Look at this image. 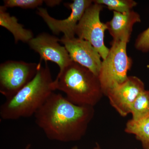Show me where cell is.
<instances>
[{"mask_svg":"<svg viewBox=\"0 0 149 149\" xmlns=\"http://www.w3.org/2000/svg\"><path fill=\"white\" fill-rule=\"evenodd\" d=\"M95 113L94 107L74 104L61 94L54 93L34 116L48 139L67 143L85 136Z\"/></svg>","mask_w":149,"mask_h":149,"instance_id":"cell-1","label":"cell"},{"mask_svg":"<svg viewBox=\"0 0 149 149\" xmlns=\"http://www.w3.org/2000/svg\"><path fill=\"white\" fill-rule=\"evenodd\" d=\"M56 91L47 63L40 65L35 77L0 107V116L4 120H15L34 116Z\"/></svg>","mask_w":149,"mask_h":149,"instance_id":"cell-2","label":"cell"},{"mask_svg":"<svg viewBox=\"0 0 149 149\" xmlns=\"http://www.w3.org/2000/svg\"><path fill=\"white\" fill-rule=\"evenodd\" d=\"M54 83L56 90L77 105L94 107L104 95L98 76L74 61L58 73Z\"/></svg>","mask_w":149,"mask_h":149,"instance_id":"cell-3","label":"cell"},{"mask_svg":"<svg viewBox=\"0 0 149 149\" xmlns=\"http://www.w3.org/2000/svg\"><path fill=\"white\" fill-rule=\"evenodd\" d=\"M127 44L124 41L113 40L107 56L102 61L98 77L104 95L128 77V72L132 67L133 61L127 55Z\"/></svg>","mask_w":149,"mask_h":149,"instance_id":"cell-4","label":"cell"},{"mask_svg":"<svg viewBox=\"0 0 149 149\" xmlns=\"http://www.w3.org/2000/svg\"><path fill=\"white\" fill-rule=\"evenodd\" d=\"M42 63L8 61L0 65V93L8 99L35 77Z\"/></svg>","mask_w":149,"mask_h":149,"instance_id":"cell-5","label":"cell"},{"mask_svg":"<svg viewBox=\"0 0 149 149\" xmlns=\"http://www.w3.org/2000/svg\"><path fill=\"white\" fill-rule=\"evenodd\" d=\"M103 8V6L93 2L77 24L75 33L78 38L91 43L103 60L107 56L109 49L104 43L105 32L107 29V25L100 19V13Z\"/></svg>","mask_w":149,"mask_h":149,"instance_id":"cell-6","label":"cell"},{"mask_svg":"<svg viewBox=\"0 0 149 149\" xmlns=\"http://www.w3.org/2000/svg\"><path fill=\"white\" fill-rule=\"evenodd\" d=\"M93 3L91 0H74L68 4L71 12L68 17L64 19H57L51 17L46 9L39 7L37 13L41 17L54 34L60 33L68 38L74 37L76 26L87 8Z\"/></svg>","mask_w":149,"mask_h":149,"instance_id":"cell-7","label":"cell"},{"mask_svg":"<svg viewBox=\"0 0 149 149\" xmlns=\"http://www.w3.org/2000/svg\"><path fill=\"white\" fill-rule=\"evenodd\" d=\"M60 39L48 33H41L28 43L30 48L39 54L40 63L50 61L57 65L61 73L64 68L72 61L64 46L59 43Z\"/></svg>","mask_w":149,"mask_h":149,"instance_id":"cell-8","label":"cell"},{"mask_svg":"<svg viewBox=\"0 0 149 149\" xmlns=\"http://www.w3.org/2000/svg\"><path fill=\"white\" fill-rule=\"evenodd\" d=\"M145 90V84L140 78L130 76L110 89L106 96L111 105L120 116L125 117L130 114V107L136 98Z\"/></svg>","mask_w":149,"mask_h":149,"instance_id":"cell-9","label":"cell"},{"mask_svg":"<svg viewBox=\"0 0 149 149\" xmlns=\"http://www.w3.org/2000/svg\"><path fill=\"white\" fill-rule=\"evenodd\" d=\"M60 42L66 48L72 61L88 68L98 76L102 61L100 55L88 41L80 38L63 36Z\"/></svg>","mask_w":149,"mask_h":149,"instance_id":"cell-10","label":"cell"},{"mask_svg":"<svg viewBox=\"0 0 149 149\" xmlns=\"http://www.w3.org/2000/svg\"><path fill=\"white\" fill-rule=\"evenodd\" d=\"M140 15L132 10L124 13L113 11L111 20L106 23L113 41L129 42L134 24L141 22Z\"/></svg>","mask_w":149,"mask_h":149,"instance_id":"cell-11","label":"cell"},{"mask_svg":"<svg viewBox=\"0 0 149 149\" xmlns=\"http://www.w3.org/2000/svg\"><path fill=\"white\" fill-rule=\"evenodd\" d=\"M0 25L12 34L15 43L19 41L28 43L34 38L32 31L25 29L22 24L19 23L16 17L11 16L7 12V8L3 5L0 6Z\"/></svg>","mask_w":149,"mask_h":149,"instance_id":"cell-12","label":"cell"},{"mask_svg":"<svg viewBox=\"0 0 149 149\" xmlns=\"http://www.w3.org/2000/svg\"><path fill=\"white\" fill-rule=\"evenodd\" d=\"M125 131L135 136L141 142L143 149H149V116L139 120H128Z\"/></svg>","mask_w":149,"mask_h":149,"instance_id":"cell-13","label":"cell"},{"mask_svg":"<svg viewBox=\"0 0 149 149\" xmlns=\"http://www.w3.org/2000/svg\"><path fill=\"white\" fill-rule=\"evenodd\" d=\"M130 113L134 120L149 116V90H145L136 98L130 107Z\"/></svg>","mask_w":149,"mask_h":149,"instance_id":"cell-14","label":"cell"},{"mask_svg":"<svg viewBox=\"0 0 149 149\" xmlns=\"http://www.w3.org/2000/svg\"><path fill=\"white\" fill-rule=\"evenodd\" d=\"M93 2L106 6L111 10L124 13L133 10L137 3L133 0H95Z\"/></svg>","mask_w":149,"mask_h":149,"instance_id":"cell-15","label":"cell"},{"mask_svg":"<svg viewBox=\"0 0 149 149\" xmlns=\"http://www.w3.org/2000/svg\"><path fill=\"white\" fill-rule=\"evenodd\" d=\"M44 2L42 0H5L3 6L7 8L17 7L23 9L37 8Z\"/></svg>","mask_w":149,"mask_h":149,"instance_id":"cell-16","label":"cell"},{"mask_svg":"<svg viewBox=\"0 0 149 149\" xmlns=\"http://www.w3.org/2000/svg\"><path fill=\"white\" fill-rule=\"evenodd\" d=\"M134 46L137 50L143 53L149 52V27L141 32L135 41Z\"/></svg>","mask_w":149,"mask_h":149,"instance_id":"cell-17","label":"cell"},{"mask_svg":"<svg viewBox=\"0 0 149 149\" xmlns=\"http://www.w3.org/2000/svg\"><path fill=\"white\" fill-rule=\"evenodd\" d=\"M44 2L48 6L54 7L55 6L59 5L61 2L62 1H61V0H46V1H44Z\"/></svg>","mask_w":149,"mask_h":149,"instance_id":"cell-18","label":"cell"},{"mask_svg":"<svg viewBox=\"0 0 149 149\" xmlns=\"http://www.w3.org/2000/svg\"><path fill=\"white\" fill-rule=\"evenodd\" d=\"M71 149H78V148H77V147L76 146H74V147H73V148H72ZM93 149H101L100 147V146H99V145L97 143L96 144V146L95 147V148H93Z\"/></svg>","mask_w":149,"mask_h":149,"instance_id":"cell-19","label":"cell"}]
</instances>
